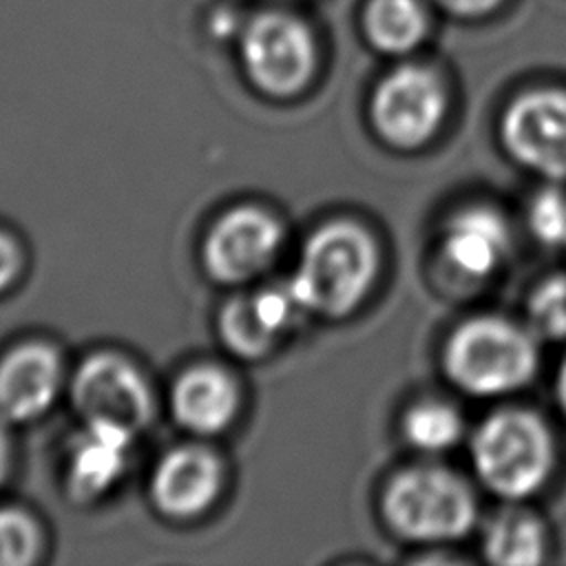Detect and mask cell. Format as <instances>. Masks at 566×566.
<instances>
[{
	"label": "cell",
	"instance_id": "cell-1",
	"mask_svg": "<svg viewBox=\"0 0 566 566\" xmlns=\"http://www.w3.org/2000/svg\"><path fill=\"white\" fill-rule=\"evenodd\" d=\"M376 270L371 234L352 221H332L307 239L290 285L307 312L343 316L365 298Z\"/></svg>",
	"mask_w": 566,
	"mask_h": 566
},
{
	"label": "cell",
	"instance_id": "cell-2",
	"mask_svg": "<svg viewBox=\"0 0 566 566\" xmlns=\"http://www.w3.org/2000/svg\"><path fill=\"white\" fill-rule=\"evenodd\" d=\"M447 376L473 396H497L526 385L537 369L535 336L500 316H475L447 340Z\"/></svg>",
	"mask_w": 566,
	"mask_h": 566
},
{
	"label": "cell",
	"instance_id": "cell-3",
	"mask_svg": "<svg viewBox=\"0 0 566 566\" xmlns=\"http://www.w3.org/2000/svg\"><path fill=\"white\" fill-rule=\"evenodd\" d=\"M471 458L486 489L517 500L544 486L555 464V444L537 413L502 409L478 427Z\"/></svg>",
	"mask_w": 566,
	"mask_h": 566
},
{
	"label": "cell",
	"instance_id": "cell-4",
	"mask_svg": "<svg viewBox=\"0 0 566 566\" xmlns=\"http://www.w3.org/2000/svg\"><path fill=\"white\" fill-rule=\"evenodd\" d=\"M382 513L389 526L407 539L449 542L471 531L478 502L458 473L442 467H413L389 482Z\"/></svg>",
	"mask_w": 566,
	"mask_h": 566
},
{
	"label": "cell",
	"instance_id": "cell-5",
	"mask_svg": "<svg viewBox=\"0 0 566 566\" xmlns=\"http://www.w3.org/2000/svg\"><path fill=\"white\" fill-rule=\"evenodd\" d=\"M241 60L256 88L287 97L305 88L316 71L312 29L287 11H263L241 33Z\"/></svg>",
	"mask_w": 566,
	"mask_h": 566
},
{
	"label": "cell",
	"instance_id": "cell-6",
	"mask_svg": "<svg viewBox=\"0 0 566 566\" xmlns=\"http://www.w3.org/2000/svg\"><path fill=\"white\" fill-rule=\"evenodd\" d=\"M447 91L438 73L424 66H400L385 75L371 97V122L396 148H418L440 128Z\"/></svg>",
	"mask_w": 566,
	"mask_h": 566
},
{
	"label": "cell",
	"instance_id": "cell-7",
	"mask_svg": "<svg viewBox=\"0 0 566 566\" xmlns=\"http://www.w3.org/2000/svg\"><path fill=\"white\" fill-rule=\"evenodd\" d=\"M502 142L526 168L566 177V91L535 88L515 97L502 115Z\"/></svg>",
	"mask_w": 566,
	"mask_h": 566
},
{
	"label": "cell",
	"instance_id": "cell-8",
	"mask_svg": "<svg viewBox=\"0 0 566 566\" xmlns=\"http://www.w3.org/2000/svg\"><path fill=\"white\" fill-rule=\"evenodd\" d=\"M73 402L86 422H111L137 433L150 418L153 400L142 374L122 356L99 352L73 378Z\"/></svg>",
	"mask_w": 566,
	"mask_h": 566
},
{
	"label": "cell",
	"instance_id": "cell-9",
	"mask_svg": "<svg viewBox=\"0 0 566 566\" xmlns=\"http://www.w3.org/2000/svg\"><path fill=\"white\" fill-rule=\"evenodd\" d=\"M279 245L281 228L272 214L259 208H234L208 232L203 261L217 281L239 283L263 272Z\"/></svg>",
	"mask_w": 566,
	"mask_h": 566
},
{
	"label": "cell",
	"instance_id": "cell-10",
	"mask_svg": "<svg viewBox=\"0 0 566 566\" xmlns=\"http://www.w3.org/2000/svg\"><path fill=\"white\" fill-rule=\"evenodd\" d=\"M307 312L290 281L232 298L221 312V336L239 356H263Z\"/></svg>",
	"mask_w": 566,
	"mask_h": 566
},
{
	"label": "cell",
	"instance_id": "cell-11",
	"mask_svg": "<svg viewBox=\"0 0 566 566\" xmlns=\"http://www.w3.org/2000/svg\"><path fill=\"white\" fill-rule=\"evenodd\" d=\"M442 259L464 279H486L493 274L509 248L511 232L500 212L486 206L458 210L442 230Z\"/></svg>",
	"mask_w": 566,
	"mask_h": 566
},
{
	"label": "cell",
	"instance_id": "cell-12",
	"mask_svg": "<svg viewBox=\"0 0 566 566\" xmlns=\"http://www.w3.org/2000/svg\"><path fill=\"white\" fill-rule=\"evenodd\" d=\"M60 358L42 343L13 349L0 363V418L27 422L38 418L53 402L60 387Z\"/></svg>",
	"mask_w": 566,
	"mask_h": 566
},
{
	"label": "cell",
	"instance_id": "cell-13",
	"mask_svg": "<svg viewBox=\"0 0 566 566\" xmlns=\"http://www.w3.org/2000/svg\"><path fill=\"white\" fill-rule=\"evenodd\" d=\"M219 484L217 458L201 447H181L159 462L153 478V500L166 515L192 517L214 502Z\"/></svg>",
	"mask_w": 566,
	"mask_h": 566
},
{
	"label": "cell",
	"instance_id": "cell-14",
	"mask_svg": "<svg viewBox=\"0 0 566 566\" xmlns=\"http://www.w3.org/2000/svg\"><path fill=\"white\" fill-rule=\"evenodd\" d=\"M133 431L111 422H86L69 449V489L75 497L93 500L108 491L126 471Z\"/></svg>",
	"mask_w": 566,
	"mask_h": 566
},
{
	"label": "cell",
	"instance_id": "cell-15",
	"mask_svg": "<svg viewBox=\"0 0 566 566\" xmlns=\"http://www.w3.org/2000/svg\"><path fill=\"white\" fill-rule=\"evenodd\" d=\"M175 418L195 433H217L237 411V389L230 376L210 365L186 371L172 389Z\"/></svg>",
	"mask_w": 566,
	"mask_h": 566
},
{
	"label": "cell",
	"instance_id": "cell-16",
	"mask_svg": "<svg viewBox=\"0 0 566 566\" xmlns=\"http://www.w3.org/2000/svg\"><path fill=\"white\" fill-rule=\"evenodd\" d=\"M482 548L497 566H533L546 555V531L528 511H502L484 526Z\"/></svg>",
	"mask_w": 566,
	"mask_h": 566
},
{
	"label": "cell",
	"instance_id": "cell-17",
	"mask_svg": "<svg viewBox=\"0 0 566 566\" xmlns=\"http://www.w3.org/2000/svg\"><path fill=\"white\" fill-rule=\"evenodd\" d=\"M365 35L382 53H407L416 49L429 29L420 0H369L363 13Z\"/></svg>",
	"mask_w": 566,
	"mask_h": 566
},
{
	"label": "cell",
	"instance_id": "cell-18",
	"mask_svg": "<svg viewBox=\"0 0 566 566\" xmlns=\"http://www.w3.org/2000/svg\"><path fill=\"white\" fill-rule=\"evenodd\" d=\"M464 431L460 411L442 400H422L402 418L407 442L424 453H442L458 444Z\"/></svg>",
	"mask_w": 566,
	"mask_h": 566
},
{
	"label": "cell",
	"instance_id": "cell-19",
	"mask_svg": "<svg viewBox=\"0 0 566 566\" xmlns=\"http://www.w3.org/2000/svg\"><path fill=\"white\" fill-rule=\"evenodd\" d=\"M531 327L544 338H566V276L544 279L528 296L526 303Z\"/></svg>",
	"mask_w": 566,
	"mask_h": 566
},
{
	"label": "cell",
	"instance_id": "cell-20",
	"mask_svg": "<svg viewBox=\"0 0 566 566\" xmlns=\"http://www.w3.org/2000/svg\"><path fill=\"white\" fill-rule=\"evenodd\" d=\"M38 553L33 520L15 509L0 511V566H24Z\"/></svg>",
	"mask_w": 566,
	"mask_h": 566
},
{
	"label": "cell",
	"instance_id": "cell-21",
	"mask_svg": "<svg viewBox=\"0 0 566 566\" xmlns=\"http://www.w3.org/2000/svg\"><path fill=\"white\" fill-rule=\"evenodd\" d=\"M528 228L531 232L548 243V245H562L566 243V195L546 188L537 192L528 206Z\"/></svg>",
	"mask_w": 566,
	"mask_h": 566
},
{
	"label": "cell",
	"instance_id": "cell-22",
	"mask_svg": "<svg viewBox=\"0 0 566 566\" xmlns=\"http://www.w3.org/2000/svg\"><path fill=\"white\" fill-rule=\"evenodd\" d=\"M20 270V252L13 239L0 232V292L15 279Z\"/></svg>",
	"mask_w": 566,
	"mask_h": 566
},
{
	"label": "cell",
	"instance_id": "cell-23",
	"mask_svg": "<svg viewBox=\"0 0 566 566\" xmlns=\"http://www.w3.org/2000/svg\"><path fill=\"white\" fill-rule=\"evenodd\" d=\"M442 9L462 18H478L491 13L502 0H436Z\"/></svg>",
	"mask_w": 566,
	"mask_h": 566
},
{
	"label": "cell",
	"instance_id": "cell-24",
	"mask_svg": "<svg viewBox=\"0 0 566 566\" xmlns=\"http://www.w3.org/2000/svg\"><path fill=\"white\" fill-rule=\"evenodd\" d=\"M7 467H9V442H7V436H4V431L0 427V482L4 480Z\"/></svg>",
	"mask_w": 566,
	"mask_h": 566
},
{
	"label": "cell",
	"instance_id": "cell-25",
	"mask_svg": "<svg viewBox=\"0 0 566 566\" xmlns=\"http://www.w3.org/2000/svg\"><path fill=\"white\" fill-rule=\"evenodd\" d=\"M557 400L566 413V360L562 363L559 374H557Z\"/></svg>",
	"mask_w": 566,
	"mask_h": 566
}]
</instances>
